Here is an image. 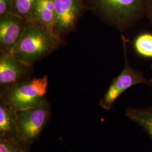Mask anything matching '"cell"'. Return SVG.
Segmentation results:
<instances>
[{"instance_id": "6da1fadb", "label": "cell", "mask_w": 152, "mask_h": 152, "mask_svg": "<svg viewBox=\"0 0 152 152\" xmlns=\"http://www.w3.org/2000/svg\"><path fill=\"white\" fill-rule=\"evenodd\" d=\"M60 39L35 22H27L16 47L12 51L15 57L30 67L37 60L56 49Z\"/></svg>"}, {"instance_id": "7a4b0ae2", "label": "cell", "mask_w": 152, "mask_h": 152, "mask_svg": "<svg viewBox=\"0 0 152 152\" xmlns=\"http://www.w3.org/2000/svg\"><path fill=\"white\" fill-rule=\"evenodd\" d=\"M148 0H89L91 8L120 30L133 27L146 14Z\"/></svg>"}, {"instance_id": "3957f363", "label": "cell", "mask_w": 152, "mask_h": 152, "mask_svg": "<svg viewBox=\"0 0 152 152\" xmlns=\"http://www.w3.org/2000/svg\"><path fill=\"white\" fill-rule=\"evenodd\" d=\"M48 77L33 78L1 90L0 99L16 112L30 108L46 100Z\"/></svg>"}, {"instance_id": "277c9868", "label": "cell", "mask_w": 152, "mask_h": 152, "mask_svg": "<svg viewBox=\"0 0 152 152\" xmlns=\"http://www.w3.org/2000/svg\"><path fill=\"white\" fill-rule=\"evenodd\" d=\"M121 39L125 65L120 74L112 80L107 91L99 102L100 106L106 110L111 109L120 96L131 87L137 85L152 86L151 79L148 78L141 72L137 71L131 66L127 57L128 40L124 35L121 36Z\"/></svg>"}, {"instance_id": "5b68a950", "label": "cell", "mask_w": 152, "mask_h": 152, "mask_svg": "<svg viewBox=\"0 0 152 152\" xmlns=\"http://www.w3.org/2000/svg\"><path fill=\"white\" fill-rule=\"evenodd\" d=\"M51 105L46 99L30 108L17 112V137L32 145L39 139L51 117Z\"/></svg>"}, {"instance_id": "8992f818", "label": "cell", "mask_w": 152, "mask_h": 152, "mask_svg": "<svg viewBox=\"0 0 152 152\" xmlns=\"http://www.w3.org/2000/svg\"><path fill=\"white\" fill-rule=\"evenodd\" d=\"M54 32L60 38L74 27L85 6L83 0H54Z\"/></svg>"}, {"instance_id": "52a82bcc", "label": "cell", "mask_w": 152, "mask_h": 152, "mask_svg": "<svg viewBox=\"0 0 152 152\" xmlns=\"http://www.w3.org/2000/svg\"><path fill=\"white\" fill-rule=\"evenodd\" d=\"M29 67L18 60L12 52L1 53L0 58L1 90L23 81Z\"/></svg>"}, {"instance_id": "ba28073f", "label": "cell", "mask_w": 152, "mask_h": 152, "mask_svg": "<svg viewBox=\"0 0 152 152\" xmlns=\"http://www.w3.org/2000/svg\"><path fill=\"white\" fill-rule=\"evenodd\" d=\"M27 22L14 14L0 18L1 52H12L16 47Z\"/></svg>"}, {"instance_id": "9c48e42d", "label": "cell", "mask_w": 152, "mask_h": 152, "mask_svg": "<svg viewBox=\"0 0 152 152\" xmlns=\"http://www.w3.org/2000/svg\"><path fill=\"white\" fill-rule=\"evenodd\" d=\"M31 21L37 23L50 32L55 34L54 0H36Z\"/></svg>"}, {"instance_id": "30bf717a", "label": "cell", "mask_w": 152, "mask_h": 152, "mask_svg": "<svg viewBox=\"0 0 152 152\" xmlns=\"http://www.w3.org/2000/svg\"><path fill=\"white\" fill-rule=\"evenodd\" d=\"M17 112L0 99V139L17 137Z\"/></svg>"}, {"instance_id": "8fae6325", "label": "cell", "mask_w": 152, "mask_h": 152, "mask_svg": "<svg viewBox=\"0 0 152 152\" xmlns=\"http://www.w3.org/2000/svg\"><path fill=\"white\" fill-rule=\"evenodd\" d=\"M125 115L140 126L152 140V107H129Z\"/></svg>"}, {"instance_id": "7c38bea8", "label": "cell", "mask_w": 152, "mask_h": 152, "mask_svg": "<svg viewBox=\"0 0 152 152\" xmlns=\"http://www.w3.org/2000/svg\"><path fill=\"white\" fill-rule=\"evenodd\" d=\"M133 48L136 54L144 58H152V33L143 32L134 38Z\"/></svg>"}, {"instance_id": "4fadbf2b", "label": "cell", "mask_w": 152, "mask_h": 152, "mask_svg": "<svg viewBox=\"0 0 152 152\" xmlns=\"http://www.w3.org/2000/svg\"><path fill=\"white\" fill-rule=\"evenodd\" d=\"M31 145L18 137L0 139V152H31Z\"/></svg>"}, {"instance_id": "5bb4252c", "label": "cell", "mask_w": 152, "mask_h": 152, "mask_svg": "<svg viewBox=\"0 0 152 152\" xmlns=\"http://www.w3.org/2000/svg\"><path fill=\"white\" fill-rule=\"evenodd\" d=\"M36 0H13L12 14L26 22L31 21L33 6Z\"/></svg>"}, {"instance_id": "9a60e30c", "label": "cell", "mask_w": 152, "mask_h": 152, "mask_svg": "<svg viewBox=\"0 0 152 152\" xmlns=\"http://www.w3.org/2000/svg\"><path fill=\"white\" fill-rule=\"evenodd\" d=\"M13 0H0V18L12 14Z\"/></svg>"}, {"instance_id": "2e32d148", "label": "cell", "mask_w": 152, "mask_h": 152, "mask_svg": "<svg viewBox=\"0 0 152 152\" xmlns=\"http://www.w3.org/2000/svg\"><path fill=\"white\" fill-rule=\"evenodd\" d=\"M145 16L152 25V0L147 1Z\"/></svg>"}, {"instance_id": "e0dca14e", "label": "cell", "mask_w": 152, "mask_h": 152, "mask_svg": "<svg viewBox=\"0 0 152 152\" xmlns=\"http://www.w3.org/2000/svg\"><path fill=\"white\" fill-rule=\"evenodd\" d=\"M151 80H152V78H151Z\"/></svg>"}]
</instances>
